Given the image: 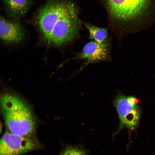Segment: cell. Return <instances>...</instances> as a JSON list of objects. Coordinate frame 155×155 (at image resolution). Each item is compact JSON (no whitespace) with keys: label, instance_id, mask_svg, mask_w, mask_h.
<instances>
[{"label":"cell","instance_id":"obj_8","mask_svg":"<svg viewBox=\"0 0 155 155\" xmlns=\"http://www.w3.org/2000/svg\"><path fill=\"white\" fill-rule=\"evenodd\" d=\"M6 9L11 17L18 18L24 15L31 4L30 0H2Z\"/></svg>","mask_w":155,"mask_h":155},{"label":"cell","instance_id":"obj_9","mask_svg":"<svg viewBox=\"0 0 155 155\" xmlns=\"http://www.w3.org/2000/svg\"><path fill=\"white\" fill-rule=\"evenodd\" d=\"M83 23L89 32L90 39L100 44H110L106 28L98 27L89 23Z\"/></svg>","mask_w":155,"mask_h":155},{"label":"cell","instance_id":"obj_1","mask_svg":"<svg viewBox=\"0 0 155 155\" xmlns=\"http://www.w3.org/2000/svg\"><path fill=\"white\" fill-rule=\"evenodd\" d=\"M117 36L149 29L155 24V0H103Z\"/></svg>","mask_w":155,"mask_h":155},{"label":"cell","instance_id":"obj_2","mask_svg":"<svg viewBox=\"0 0 155 155\" xmlns=\"http://www.w3.org/2000/svg\"><path fill=\"white\" fill-rule=\"evenodd\" d=\"M73 4L59 3L48 10L46 21L51 31L48 43L60 46L73 42L79 36L81 23Z\"/></svg>","mask_w":155,"mask_h":155},{"label":"cell","instance_id":"obj_6","mask_svg":"<svg viewBox=\"0 0 155 155\" xmlns=\"http://www.w3.org/2000/svg\"><path fill=\"white\" fill-rule=\"evenodd\" d=\"M72 59L85 61L79 71L91 63L110 61V44H102L92 40L87 43Z\"/></svg>","mask_w":155,"mask_h":155},{"label":"cell","instance_id":"obj_7","mask_svg":"<svg viewBox=\"0 0 155 155\" xmlns=\"http://www.w3.org/2000/svg\"><path fill=\"white\" fill-rule=\"evenodd\" d=\"M24 34L23 27L20 22L8 20L1 16L0 35L5 42L16 43L22 39Z\"/></svg>","mask_w":155,"mask_h":155},{"label":"cell","instance_id":"obj_3","mask_svg":"<svg viewBox=\"0 0 155 155\" xmlns=\"http://www.w3.org/2000/svg\"><path fill=\"white\" fill-rule=\"evenodd\" d=\"M0 102L4 122L9 132L32 138L35 130V120L27 105L18 96L9 93L3 94Z\"/></svg>","mask_w":155,"mask_h":155},{"label":"cell","instance_id":"obj_5","mask_svg":"<svg viewBox=\"0 0 155 155\" xmlns=\"http://www.w3.org/2000/svg\"><path fill=\"white\" fill-rule=\"evenodd\" d=\"M41 148V144L33 138L7 132L0 140V155H22Z\"/></svg>","mask_w":155,"mask_h":155},{"label":"cell","instance_id":"obj_10","mask_svg":"<svg viewBox=\"0 0 155 155\" xmlns=\"http://www.w3.org/2000/svg\"><path fill=\"white\" fill-rule=\"evenodd\" d=\"M59 155H88V151L80 145H69Z\"/></svg>","mask_w":155,"mask_h":155},{"label":"cell","instance_id":"obj_4","mask_svg":"<svg viewBox=\"0 0 155 155\" xmlns=\"http://www.w3.org/2000/svg\"><path fill=\"white\" fill-rule=\"evenodd\" d=\"M136 98L132 96L119 94L114 98L113 103L118 115L119 127L113 135L124 127L133 129L137 126L140 117V110Z\"/></svg>","mask_w":155,"mask_h":155}]
</instances>
